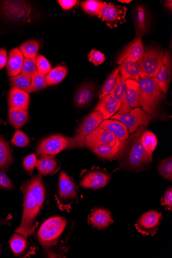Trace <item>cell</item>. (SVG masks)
I'll use <instances>...</instances> for the list:
<instances>
[{"label":"cell","instance_id":"9c48e42d","mask_svg":"<svg viewBox=\"0 0 172 258\" xmlns=\"http://www.w3.org/2000/svg\"><path fill=\"white\" fill-rule=\"evenodd\" d=\"M111 119L124 123L128 128L130 134H133L141 126L146 127L153 119L152 116L140 108H135L124 113H117L111 117Z\"/></svg>","mask_w":172,"mask_h":258},{"label":"cell","instance_id":"7a4b0ae2","mask_svg":"<svg viewBox=\"0 0 172 258\" xmlns=\"http://www.w3.org/2000/svg\"><path fill=\"white\" fill-rule=\"evenodd\" d=\"M138 83L140 105L145 112L154 114L165 95L161 91L156 78L140 77Z\"/></svg>","mask_w":172,"mask_h":258},{"label":"cell","instance_id":"f546056e","mask_svg":"<svg viewBox=\"0 0 172 258\" xmlns=\"http://www.w3.org/2000/svg\"><path fill=\"white\" fill-rule=\"evenodd\" d=\"M121 145L122 142L118 139L116 145L113 146H99L93 148L91 150L101 158L111 159L120 152Z\"/></svg>","mask_w":172,"mask_h":258},{"label":"cell","instance_id":"ba28073f","mask_svg":"<svg viewBox=\"0 0 172 258\" xmlns=\"http://www.w3.org/2000/svg\"><path fill=\"white\" fill-rule=\"evenodd\" d=\"M58 201L62 210H68L74 203H78V187L70 177L61 171L59 179Z\"/></svg>","mask_w":172,"mask_h":258},{"label":"cell","instance_id":"e575fe53","mask_svg":"<svg viewBox=\"0 0 172 258\" xmlns=\"http://www.w3.org/2000/svg\"><path fill=\"white\" fill-rule=\"evenodd\" d=\"M127 90V82L121 81L118 75L114 86L109 95L116 100L121 102L124 99Z\"/></svg>","mask_w":172,"mask_h":258},{"label":"cell","instance_id":"30bf717a","mask_svg":"<svg viewBox=\"0 0 172 258\" xmlns=\"http://www.w3.org/2000/svg\"><path fill=\"white\" fill-rule=\"evenodd\" d=\"M162 219V214L153 210L140 216L135 224V227L142 235L154 236L161 223Z\"/></svg>","mask_w":172,"mask_h":258},{"label":"cell","instance_id":"1f68e13d","mask_svg":"<svg viewBox=\"0 0 172 258\" xmlns=\"http://www.w3.org/2000/svg\"><path fill=\"white\" fill-rule=\"evenodd\" d=\"M10 80L11 88H17L28 93L34 92L31 85V78L21 74L11 77Z\"/></svg>","mask_w":172,"mask_h":258},{"label":"cell","instance_id":"ac0fdd59","mask_svg":"<svg viewBox=\"0 0 172 258\" xmlns=\"http://www.w3.org/2000/svg\"><path fill=\"white\" fill-rule=\"evenodd\" d=\"M156 79L161 91L166 95L171 79V59L168 51L164 53L162 66Z\"/></svg>","mask_w":172,"mask_h":258},{"label":"cell","instance_id":"ee69618b","mask_svg":"<svg viewBox=\"0 0 172 258\" xmlns=\"http://www.w3.org/2000/svg\"><path fill=\"white\" fill-rule=\"evenodd\" d=\"M88 58L89 61L92 62L95 66L100 65L105 60L104 54L95 50L91 51L88 55Z\"/></svg>","mask_w":172,"mask_h":258},{"label":"cell","instance_id":"836d02e7","mask_svg":"<svg viewBox=\"0 0 172 258\" xmlns=\"http://www.w3.org/2000/svg\"><path fill=\"white\" fill-rule=\"evenodd\" d=\"M10 245L14 254L19 255L25 251L28 246V242L25 237L16 233L10 240Z\"/></svg>","mask_w":172,"mask_h":258},{"label":"cell","instance_id":"f907efd6","mask_svg":"<svg viewBox=\"0 0 172 258\" xmlns=\"http://www.w3.org/2000/svg\"><path fill=\"white\" fill-rule=\"evenodd\" d=\"M8 60V54L6 49H0V69H3L7 65Z\"/></svg>","mask_w":172,"mask_h":258},{"label":"cell","instance_id":"8fae6325","mask_svg":"<svg viewBox=\"0 0 172 258\" xmlns=\"http://www.w3.org/2000/svg\"><path fill=\"white\" fill-rule=\"evenodd\" d=\"M68 145V138L55 135L43 140L37 148V153L41 155L54 156L67 149Z\"/></svg>","mask_w":172,"mask_h":258},{"label":"cell","instance_id":"83f0119b","mask_svg":"<svg viewBox=\"0 0 172 258\" xmlns=\"http://www.w3.org/2000/svg\"><path fill=\"white\" fill-rule=\"evenodd\" d=\"M13 162V158L9 144L0 137V169L6 171Z\"/></svg>","mask_w":172,"mask_h":258},{"label":"cell","instance_id":"2e32d148","mask_svg":"<svg viewBox=\"0 0 172 258\" xmlns=\"http://www.w3.org/2000/svg\"><path fill=\"white\" fill-rule=\"evenodd\" d=\"M95 97V88L90 83L82 84L76 90L74 95V103L79 108L89 106Z\"/></svg>","mask_w":172,"mask_h":258},{"label":"cell","instance_id":"6da1fadb","mask_svg":"<svg viewBox=\"0 0 172 258\" xmlns=\"http://www.w3.org/2000/svg\"><path fill=\"white\" fill-rule=\"evenodd\" d=\"M24 203L22 220L15 231L26 239L35 232V221L41 207L39 206L28 180L21 186Z\"/></svg>","mask_w":172,"mask_h":258},{"label":"cell","instance_id":"f35d334b","mask_svg":"<svg viewBox=\"0 0 172 258\" xmlns=\"http://www.w3.org/2000/svg\"><path fill=\"white\" fill-rule=\"evenodd\" d=\"M11 142L15 146L24 148L27 147L30 144L29 137L19 130H16L11 140Z\"/></svg>","mask_w":172,"mask_h":258},{"label":"cell","instance_id":"7402d4cb","mask_svg":"<svg viewBox=\"0 0 172 258\" xmlns=\"http://www.w3.org/2000/svg\"><path fill=\"white\" fill-rule=\"evenodd\" d=\"M29 105V93L17 88H12L9 95L10 108L17 107L28 111Z\"/></svg>","mask_w":172,"mask_h":258},{"label":"cell","instance_id":"8992f818","mask_svg":"<svg viewBox=\"0 0 172 258\" xmlns=\"http://www.w3.org/2000/svg\"><path fill=\"white\" fill-rule=\"evenodd\" d=\"M145 126H141L132 137L128 154V163L131 168L138 169L149 165L152 161L153 154L147 153L143 147L141 138Z\"/></svg>","mask_w":172,"mask_h":258},{"label":"cell","instance_id":"f5cc1de1","mask_svg":"<svg viewBox=\"0 0 172 258\" xmlns=\"http://www.w3.org/2000/svg\"><path fill=\"white\" fill-rule=\"evenodd\" d=\"M165 6L167 7L168 9H169V10H171V1L168 2L166 4H165Z\"/></svg>","mask_w":172,"mask_h":258},{"label":"cell","instance_id":"b9f144b4","mask_svg":"<svg viewBox=\"0 0 172 258\" xmlns=\"http://www.w3.org/2000/svg\"><path fill=\"white\" fill-rule=\"evenodd\" d=\"M36 62L37 72L44 76H46L52 69L50 62L42 55L36 56Z\"/></svg>","mask_w":172,"mask_h":258},{"label":"cell","instance_id":"5bb4252c","mask_svg":"<svg viewBox=\"0 0 172 258\" xmlns=\"http://www.w3.org/2000/svg\"><path fill=\"white\" fill-rule=\"evenodd\" d=\"M110 179L111 176L107 173L100 171H93L83 177L80 185L85 188L99 189L105 186Z\"/></svg>","mask_w":172,"mask_h":258},{"label":"cell","instance_id":"7c38bea8","mask_svg":"<svg viewBox=\"0 0 172 258\" xmlns=\"http://www.w3.org/2000/svg\"><path fill=\"white\" fill-rule=\"evenodd\" d=\"M117 139L111 131L98 127L87 136L84 147L90 150L99 146L112 147L116 145Z\"/></svg>","mask_w":172,"mask_h":258},{"label":"cell","instance_id":"277c9868","mask_svg":"<svg viewBox=\"0 0 172 258\" xmlns=\"http://www.w3.org/2000/svg\"><path fill=\"white\" fill-rule=\"evenodd\" d=\"M67 225V221L63 217H52L45 221L37 234L41 244L45 248H50L56 245Z\"/></svg>","mask_w":172,"mask_h":258},{"label":"cell","instance_id":"60d3db41","mask_svg":"<svg viewBox=\"0 0 172 258\" xmlns=\"http://www.w3.org/2000/svg\"><path fill=\"white\" fill-rule=\"evenodd\" d=\"M31 85L34 92L46 88L45 76L36 72L31 77Z\"/></svg>","mask_w":172,"mask_h":258},{"label":"cell","instance_id":"bcb514c9","mask_svg":"<svg viewBox=\"0 0 172 258\" xmlns=\"http://www.w3.org/2000/svg\"><path fill=\"white\" fill-rule=\"evenodd\" d=\"M161 205L166 210H171L172 209V188L168 187L161 199Z\"/></svg>","mask_w":172,"mask_h":258},{"label":"cell","instance_id":"44dd1931","mask_svg":"<svg viewBox=\"0 0 172 258\" xmlns=\"http://www.w3.org/2000/svg\"><path fill=\"white\" fill-rule=\"evenodd\" d=\"M134 20L136 27V38L142 37L149 29V15L144 7L138 6L135 8Z\"/></svg>","mask_w":172,"mask_h":258},{"label":"cell","instance_id":"db71d44e","mask_svg":"<svg viewBox=\"0 0 172 258\" xmlns=\"http://www.w3.org/2000/svg\"><path fill=\"white\" fill-rule=\"evenodd\" d=\"M119 2L124 4H129L132 2L131 0H119Z\"/></svg>","mask_w":172,"mask_h":258},{"label":"cell","instance_id":"ffe728a7","mask_svg":"<svg viewBox=\"0 0 172 258\" xmlns=\"http://www.w3.org/2000/svg\"><path fill=\"white\" fill-rule=\"evenodd\" d=\"M121 104V102L108 95L100 100L94 110L99 111L102 114L104 120H108L119 111Z\"/></svg>","mask_w":172,"mask_h":258},{"label":"cell","instance_id":"d590c367","mask_svg":"<svg viewBox=\"0 0 172 258\" xmlns=\"http://www.w3.org/2000/svg\"><path fill=\"white\" fill-rule=\"evenodd\" d=\"M104 3L96 0H87L81 4V7L87 14L91 15H99Z\"/></svg>","mask_w":172,"mask_h":258},{"label":"cell","instance_id":"d4e9b609","mask_svg":"<svg viewBox=\"0 0 172 258\" xmlns=\"http://www.w3.org/2000/svg\"><path fill=\"white\" fill-rule=\"evenodd\" d=\"M99 127L111 131L121 142L129 137L130 133L128 127L117 120H104Z\"/></svg>","mask_w":172,"mask_h":258},{"label":"cell","instance_id":"52a82bcc","mask_svg":"<svg viewBox=\"0 0 172 258\" xmlns=\"http://www.w3.org/2000/svg\"><path fill=\"white\" fill-rule=\"evenodd\" d=\"M164 52L157 48H148L137 62L140 69V77L155 78L162 64Z\"/></svg>","mask_w":172,"mask_h":258},{"label":"cell","instance_id":"7bdbcfd3","mask_svg":"<svg viewBox=\"0 0 172 258\" xmlns=\"http://www.w3.org/2000/svg\"><path fill=\"white\" fill-rule=\"evenodd\" d=\"M37 159L35 154H32L24 159L23 165L24 169L32 174L34 168L36 167Z\"/></svg>","mask_w":172,"mask_h":258},{"label":"cell","instance_id":"8d00e7d4","mask_svg":"<svg viewBox=\"0 0 172 258\" xmlns=\"http://www.w3.org/2000/svg\"><path fill=\"white\" fill-rule=\"evenodd\" d=\"M119 73V68H118L114 70V71L107 78L102 87L100 95L99 96L100 100L105 96L109 95V93L111 92L114 86Z\"/></svg>","mask_w":172,"mask_h":258},{"label":"cell","instance_id":"d6a6232c","mask_svg":"<svg viewBox=\"0 0 172 258\" xmlns=\"http://www.w3.org/2000/svg\"><path fill=\"white\" fill-rule=\"evenodd\" d=\"M141 144L146 151L153 154L158 144V140L155 134L149 131H144L141 138Z\"/></svg>","mask_w":172,"mask_h":258},{"label":"cell","instance_id":"ab89813d","mask_svg":"<svg viewBox=\"0 0 172 258\" xmlns=\"http://www.w3.org/2000/svg\"><path fill=\"white\" fill-rule=\"evenodd\" d=\"M37 71L36 58L33 59L25 58L24 59L21 72V74L31 78L34 74Z\"/></svg>","mask_w":172,"mask_h":258},{"label":"cell","instance_id":"9a60e30c","mask_svg":"<svg viewBox=\"0 0 172 258\" xmlns=\"http://www.w3.org/2000/svg\"><path fill=\"white\" fill-rule=\"evenodd\" d=\"M144 52V49L141 37L135 38L121 52L117 58V62L120 64L126 59L138 61L141 58Z\"/></svg>","mask_w":172,"mask_h":258},{"label":"cell","instance_id":"f6af8a7d","mask_svg":"<svg viewBox=\"0 0 172 258\" xmlns=\"http://www.w3.org/2000/svg\"><path fill=\"white\" fill-rule=\"evenodd\" d=\"M0 188L12 190L14 184L12 180L4 171H0Z\"/></svg>","mask_w":172,"mask_h":258},{"label":"cell","instance_id":"e0dca14e","mask_svg":"<svg viewBox=\"0 0 172 258\" xmlns=\"http://www.w3.org/2000/svg\"><path fill=\"white\" fill-rule=\"evenodd\" d=\"M88 221L94 227L99 229H107L113 223L112 215L109 211L104 208H95L92 210Z\"/></svg>","mask_w":172,"mask_h":258},{"label":"cell","instance_id":"f1b7e54d","mask_svg":"<svg viewBox=\"0 0 172 258\" xmlns=\"http://www.w3.org/2000/svg\"><path fill=\"white\" fill-rule=\"evenodd\" d=\"M33 194L39 206L41 207L45 201V191L41 174L34 176L29 180Z\"/></svg>","mask_w":172,"mask_h":258},{"label":"cell","instance_id":"5b68a950","mask_svg":"<svg viewBox=\"0 0 172 258\" xmlns=\"http://www.w3.org/2000/svg\"><path fill=\"white\" fill-rule=\"evenodd\" d=\"M104 121L102 114L94 110L85 117L76 130L75 137L68 138V149L84 147L85 141L87 136L99 127Z\"/></svg>","mask_w":172,"mask_h":258},{"label":"cell","instance_id":"7dc6e473","mask_svg":"<svg viewBox=\"0 0 172 258\" xmlns=\"http://www.w3.org/2000/svg\"><path fill=\"white\" fill-rule=\"evenodd\" d=\"M60 66L52 69L45 77V80L47 86L53 85L54 82L59 75Z\"/></svg>","mask_w":172,"mask_h":258},{"label":"cell","instance_id":"3957f363","mask_svg":"<svg viewBox=\"0 0 172 258\" xmlns=\"http://www.w3.org/2000/svg\"><path fill=\"white\" fill-rule=\"evenodd\" d=\"M0 3V14L12 22H30L37 18V14L28 3L24 1H4Z\"/></svg>","mask_w":172,"mask_h":258},{"label":"cell","instance_id":"681fc988","mask_svg":"<svg viewBox=\"0 0 172 258\" xmlns=\"http://www.w3.org/2000/svg\"><path fill=\"white\" fill-rule=\"evenodd\" d=\"M68 73V69L66 67L63 66H60V70L59 75L53 85L60 83L66 78Z\"/></svg>","mask_w":172,"mask_h":258},{"label":"cell","instance_id":"603a6c76","mask_svg":"<svg viewBox=\"0 0 172 258\" xmlns=\"http://www.w3.org/2000/svg\"><path fill=\"white\" fill-rule=\"evenodd\" d=\"M127 90L121 104L127 105L131 108H138L141 106L139 99L138 82L128 80L127 81Z\"/></svg>","mask_w":172,"mask_h":258},{"label":"cell","instance_id":"74e56055","mask_svg":"<svg viewBox=\"0 0 172 258\" xmlns=\"http://www.w3.org/2000/svg\"><path fill=\"white\" fill-rule=\"evenodd\" d=\"M160 174L165 179L171 181L172 180V159L168 157L162 160L158 167Z\"/></svg>","mask_w":172,"mask_h":258},{"label":"cell","instance_id":"d6986e66","mask_svg":"<svg viewBox=\"0 0 172 258\" xmlns=\"http://www.w3.org/2000/svg\"><path fill=\"white\" fill-rule=\"evenodd\" d=\"M119 75L122 81L128 80L139 82L140 78V69L136 61L126 59L119 67Z\"/></svg>","mask_w":172,"mask_h":258},{"label":"cell","instance_id":"816d5d0a","mask_svg":"<svg viewBox=\"0 0 172 258\" xmlns=\"http://www.w3.org/2000/svg\"><path fill=\"white\" fill-rule=\"evenodd\" d=\"M10 218L9 217L5 220H0V225H10V223L9 222Z\"/></svg>","mask_w":172,"mask_h":258},{"label":"cell","instance_id":"4316f807","mask_svg":"<svg viewBox=\"0 0 172 258\" xmlns=\"http://www.w3.org/2000/svg\"><path fill=\"white\" fill-rule=\"evenodd\" d=\"M9 121L12 125L19 130L29 120L28 111L17 107H10L9 111Z\"/></svg>","mask_w":172,"mask_h":258},{"label":"cell","instance_id":"484cf974","mask_svg":"<svg viewBox=\"0 0 172 258\" xmlns=\"http://www.w3.org/2000/svg\"><path fill=\"white\" fill-rule=\"evenodd\" d=\"M37 160L36 168L42 175H50L55 173L59 169L58 161L52 156L42 155Z\"/></svg>","mask_w":172,"mask_h":258},{"label":"cell","instance_id":"4fadbf2b","mask_svg":"<svg viewBox=\"0 0 172 258\" xmlns=\"http://www.w3.org/2000/svg\"><path fill=\"white\" fill-rule=\"evenodd\" d=\"M126 8H121L111 3H104L103 6L98 16L110 28L117 27L119 23L124 22L126 15Z\"/></svg>","mask_w":172,"mask_h":258},{"label":"cell","instance_id":"cb8c5ba5","mask_svg":"<svg viewBox=\"0 0 172 258\" xmlns=\"http://www.w3.org/2000/svg\"><path fill=\"white\" fill-rule=\"evenodd\" d=\"M24 59L19 49L15 48L11 51L7 64V73L10 77L18 76L21 72Z\"/></svg>","mask_w":172,"mask_h":258},{"label":"cell","instance_id":"4dcf8cb0","mask_svg":"<svg viewBox=\"0 0 172 258\" xmlns=\"http://www.w3.org/2000/svg\"><path fill=\"white\" fill-rule=\"evenodd\" d=\"M40 47V43L37 40H31L23 43L19 49L26 58L33 59L37 56Z\"/></svg>","mask_w":172,"mask_h":258},{"label":"cell","instance_id":"c3c4849f","mask_svg":"<svg viewBox=\"0 0 172 258\" xmlns=\"http://www.w3.org/2000/svg\"><path fill=\"white\" fill-rule=\"evenodd\" d=\"M58 2L64 10H68L75 7L79 2L76 0H59Z\"/></svg>","mask_w":172,"mask_h":258}]
</instances>
